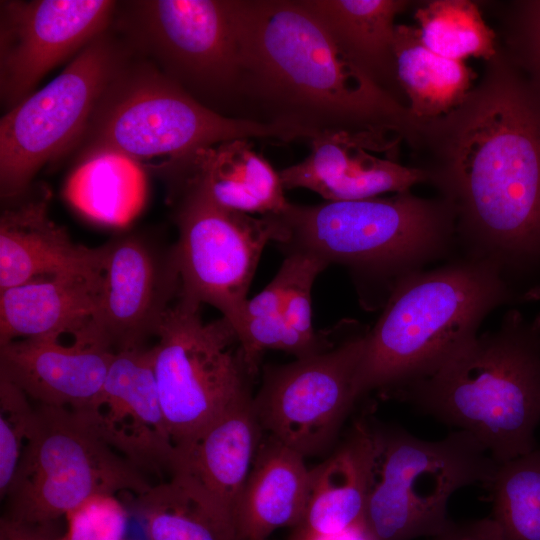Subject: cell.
<instances>
[{
  "instance_id": "cell-1",
  "label": "cell",
  "mask_w": 540,
  "mask_h": 540,
  "mask_svg": "<svg viewBox=\"0 0 540 540\" xmlns=\"http://www.w3.org/2000/svg\"><path fill=\"white\" fill-rule=\"evenodd\" d=\"M500 49L454 110L414 118L406 143L455 209L471 257L504 266L540 258V103Z\"/></svg>"
},
{
  "instance_id": "cell-2",
  "label": "cell",
  "mask_w": 540,
  "mask_h": 540,
  "mask_svg": "<svg viewBox=\"0 0 540 540\" xmlns=\"http://www.w3.org/2000/svg\"><path fill=\"white\" fill-rule=\"evenodd\" d=\"M238 119L310 141L334 131L410 136L407 106L349 63L301 0H232Z\"/></svg>"
},
{
  "instance_id": "cell-3",
  "label": "cell",
  "mask_w": 540,
  "mask_h": 540,
  "mask_svg": "<svg viewBox=\"0 0 540 540\" xmlns=\"http://www.w3.org/2000/svg\"><path fill=\"white\" fill-rule=\"evenodd\" d=\"M392 397L470 433L499 464L531 452L540 423V316L507 312L498 329Z\"/></svg>"
},
{
  "instance_id": "cell-4",
  "label": "cell",
  "mask_w": 540,
  "mask_h": 540,
  "mask_svg": "<svg viewBox=\"0 0 540 540\" xmlns=\"http://www.w3.org/2000/svg\"><path fill=\"white\" fill-rule=\"evenodd\" d=\"M512 300L495 263L470 257L396 283L366 336L356 392L392 396L437 371L473 340L483 319Z\"/></svg>"
},
{
  "instance_id": "cell-5",
  "label": "cell",
  "mask_w": 540,
  "mask_h": 540,
  "mask_svg": "<svg viewBox=\"0 0 540 540\" xmlns=\"http://www.w3.org/2000/svg\"><path fill=\"white\" fill-rule=\"evenodd\" d=\"M278 245L348 267L358 283L381 282L386 300L398 281L444 253L457 234L456 212L445 198L410 190L389 197L290 203L274 214ZM386 302V301H385Z\"/></svg>"
},
{
  "instance_id": "cell-6",
  "label": "cell",
  "mask_w": 540,
  "mask_h": 540,
  "mask_svg": "<svg viewBox=\"0 0 540 540\" xmlns=\"http://www.w3.org/2000/svg\"><path fill=\"white\" fill-rule=\"evenodd\" d=\"M240 138L294 141L280 129L207 109L130 49L65 162L75 167L104 154L165 161Z\"/></svg>"
},
{
  "instance_id": "cell-7",
  "label": "cell",
  "mask_w": 540,
  "mask_h": 540,
  "mask_svg": "<svg viewBox=\"0 0 540 540\" xmlns=\"http://www.w3.org/2000/svg\"><path fill=\"white\" fill-rule=\"evenodd\" d=\"M375 465L364 526L371 540L434 538L454 523L448 502L459 489L487 486L499 466L470 433L436 441L375 425Z\"/></svg>"
},
{
  "instance_id": "cell-8",
  "label": "cell",
  "mask_w": 540,
  "mask_h": 540,
  "mask_svg": "<svg viewBox=\"0 0 540 540\" xmlns=\"http://www.w3.org/2000/svg\"><path fill=\"white\" fill-rule=\"evenodd\" d=\"M111 29L199 104L238 119L232 0L118 1Z\"/></svg>"
},
{
  "instance_id": "cell-9",
  "label": "cell",
  "mask_w": 540,
  "mask_h": 540,
  "mask_svg": "<svg viewBox=\"0 0 540 540\" xmlns=\"http://www.w3.org/2000/svg\"><path fill=\"white\" fill-rule=\"evenodd\" d=\"M152 486L75 411L38 404L4 516L46 528L93 495L140 496Z\"/></svg>"
},
{
  "instance_id": "cell-10",
  "label": "cell",
  "mask_w": 540,
  "mask_h": 540,
  "mask_svg": "<svg viewBox=\"0 0 540 540\" xmlns=\"http://www.w3.org/2000/svg\"><path fill=\"white\" fill-rule=\"evenodd\" d=\"M200 307L178 297L151 347L158 394L175 448L252 395L255 377L235 329L224 317L204 322Z\"/></svg>"
},
{
  "instance_id": "cell-11",
  "label": "cell",
  "mask_w": 540,
  "mask_h": 540,
  "mask_svg": "<svg viewBox=\"0 0 540 540\" xmlns=\"http://www.w3.org/2000/svg\"><path fill=\"white\" fill-rule=\"evenodd\" d=\"M130 52L111 29L0 119V196L25 193L45 166L65 162L102 91Z\"/></svg>"
},
{
  "instance_id": "cell-12",
  "label": "cell",
  "mask_w": 540,
  "mask_h": 540,
  "mask_svg": "<svg viewBox=\"0 0 540 540\" xmlns=\"http://www.w3.org/2000/svg\"><path fill=\"white\" fill-rule=\"evenodd\" d=\"M169 198L178 231V297L215 307L239 339L250 283L266 245L279 241V223L274 214L254 217L220 207L195 190L170 192Z\"/></svg>"
},
{
  "instance_id": "cell-13",
  "label": "cell",
  "mask_w": 540,
  "mask_h": 540,
  "mask_svg": "<svg viewBox=\"0 0 540 540\" xmlns=\"http://www.w3.org/2000/svg\"><path fill=\"white\" fill-rule=\"evenodd\" d=\"M368 330L349 323L338 343L291 363L266 367L252 399L264 433L305 458L328 451L359 399L356 376Z\"/></svg>"
},
{
  "instance_id": "cell-14",
  "label": "cell",
  "mask_w": 540,
  "mask_h": 540,
  "mask_svg": "<svg viewBox=\"0 0 540 540\" xmlns=\"http://www.w3.org/2000/svg\"><path fill=\"white\" fill-rule=\"evenodd\" d=\"M114 0H1L0 103L10 111L41 79L110 29Z\"/></svg>"
},
{
  "instance_id": "cell-15",
  "label": "cell",
  "mask_w": 540,
  "mask_h": 540,
  "mask_svg": "<svg viewBox=\"0 0 540 540\" xmlns=\"http://www.w3.org/2000/svg\"><path fill=\"white\" fill-rule=\"evenodd\" d=\"M106 245L96 312L76 339L113 352L144 347L156 336L180 293L174 245L161 249L147 238L127 234Z\"/></svg>"
},
{
  "instance_id": "cell-16",
  "label": "cell",
  "mask_w": 540,
  "mask_h": 540,
  "mask_svg": "<svg viewBox=\"0 0 540 540\" xmlns=\"http://www.w3.org/2000/svg\"><path fill=\"white\" fill-rule=\"evenodd\" d=\"M75 412L142 473L170 474L175 447L158 394L151 347L115 352L100 395Z\"/></svg>"
},
{
  "instance_id": "cell-17",
  "label": "cell",
  "mask_w": 540,
  "mask_h": 540,
  "mask_svg": "<svg viewBox=\"0 0 540 540\" xmlns=\"http://www.w3.org/2000/svg\"><path fill=\"white\" fill-rule=\"evenodd\" d=\"M301 162L279 171L284 189L311 190L326 201L377 197L428 183L425 170L399 162L402 136L377 131H334L310 141Z\"/></svg>"
},
{
  "instance_id": "cell-18",
  "label": "cell",
  "mask_w": 540,
  "mask_h": 540,
  "mask_svg": "<svg viewBox=\"0 0 540 540\" xmlns=\"http://www.w3.org/2000/svg\"><path fill=\"white\" fill-rule=\"evenodd\" d=\"M252 399L239 400L175 448L170 469V481L234 532L235 512L264 436Z\"/></svg>"
},
{
  "instance_id": "cell-19",
  "label": "cell",
  "mask_w": 540,
  "mask_h": 540,
  "mask_svg": "<svg viewBox=\"0 0 540 540\" xmlns=\"http://www.w3.org/2000/svg\"><path fill=\"white\" fill-rule=\"evenodd\" d=\"M50 191L35 182L22 195L2 201L0 215V291L40 276H100L106 245L75 243L49 214Z\"/></svg>"
},
{
  "instance_id": "cell-20",
  "label": "cell",
  "mask_w": 540,
  "mask_h": 540,
  "mask_svg": "<svg viewBox=\"0 0 540 540\" xmlns=\"http://www.w3.org/2000/svg\"><path fill=\"white\" fill-rule=\"evenodd\" d=\"M240 138L201 148L153 166L169 192L195 190L218 206L248 214H278L290 202L279 172Z\"/></svg>"
},
{
  "instance_id": "cell-21",
  "label": "cell",
  "mask_w": 540,
  "mask_h": 540,
  "mask_svg": "<svg viewBox=\"0 0 540 540\" xmlns=\"http://www.w3.org/2000/svg\"><path fill=\"white\" fill-rule=\"evenodd\" d=\"M114 353L76 339L15 340L0 346V377L38 404L80 411L100 395Z\"/></svg>"
},
{
  "instance_id": "cell-22",
  "label": "cell",
  "mask_w": 540,
  "mask_h": 540,
  "mask_svg": "<svg viewBox=\"0 0 540 540\" xmlns=\"http://www.w3.org/2000/svg\"><path fill=\"white\" fill-rule=\"evenodd\" d=\"M375 456L373 423L356 421L333 453L310 469L306 510L289 540H325L365 527Z\"/></svg>"
},
{
  "instance_id": "cell-23",
  "label": "cell",
  "mask_w": 540,
  "mask_h": 540,
  "mask_svg": "<svg viewBox=\"0 0 540 540\" xmlns=\"http://www.w3.org/2000/svg\"><path fill=\"white\" fill-rule=\"evenodd\" d=\"M103 274H64L0 291V346L28 338L80 336L96 312Z\"/></svg>"
},
{
  "instance_id": "cell-24",
  "label": "cell",
  "mask_w": 540,
  "mask_h": 540,
  "mask_svg": "<svg viewBox=\"0 0 540 540\" xmlns=\"http://www.w3.org/2000/svg\"><path fill=\"white\" fill-rule=\"evenodd\" d=\"M309 481L305 457L264 433L234 516L239 540H269L281 527L296 528Z\"/></svg>"
},
{
  "instance_id": "cell-25",
  "label": "cell",
  "mask_w": 540,
  "mask_h": 540,
  "mask_svg": "<svg viewBox=\"0 0 540 540\" xmlns=\"http://www.w3.org/2000/svg\"><path fill=\"white\" fill-rule=\"evenodd\" d=\"M321 22L344 58L379 88L407 106L398 85L395 18L412 1L301 0Z\"/></svg>"
},
{
  "instance_id": "cell-26",
  "label": "cell",
  "mask_w": 540,
  "mask_h": 540,
  "mask_svg": "<svg viewBox=\"0 0 540 540\" xmlns=\"http://www.w3.org/2000/svg\"><path fill=\"white\" fill-rule=\"evenodd\" d=\"M394 54L398 85L415 119L429 120L459 106L477 79L464 61L442 57L421 41L418 27H395Z\"/></svg>"
},
{
  "instance_id": "cell-27",
  "label": "cell",
  "mask_w": 540,
  "mask_h": 540,
  "mask_svg": "<svg viewBox=\"0 0 540 540\" xmlns=\"http://www.w3.org/2000/svg\"><path fill=\"white\" fill-rule=\"evenodd\" d=\"M64 194L70 205L88 219L123 227L145 203V171L140 163L122 155H100L73 167Z\"/></svg>"
},
{
  "instance_id": "cell-28",
  "label": "cell",
  "mask_w": 540,
  "mask_h": 540,
  "mask_svg": "<svg viewBox=\"0 0 540 540\" xmlns=\"http://www.w3.org/2000/svg\"><path fill=\"white\" fill-rule=\"evenodd\" d=\"M414 17L422 43L442 57L457 61L475 57L486 62L500 50L496 30L486 23L474 1H424Z\"/></svg>"
},
{
  "instance_id": "cell-29",
  "label": "cell",
  "mask_w": 540,
  "mask_h": 540,
  "mask_svg": "<svg viewBox=\"0 0 540 540\" xmlns=\"http://www.w3.org/2000/svg\"><path fill=\"white\" fill-rule=\"evenodd\" d=\"M485 487L503 540H540V447L499 464Z\"/></svg>"
},
{
  "instance_id": "cell-30",
  "label": "cell",
  "mask_w": 540,
  "mask_h": 540,
  "mask_svg": "<svg viewBox=\"0 0 540 540\" xmlns=\"http://www.w3.org/2000/svg\"><path fill=\"white\" fill-rule=\"evenodd\" d=\"M147 540H239L172 481L138 496Z\"/></svg>"
},
{
  "instance_id": "cell-31",
  "label": "cell",
  "mask_w": 540,
  "mask_h": 540,
  "mask_svg": "<svg viewBox=\"0 0 540 540\" xmlns=\"http://www.w3.org/2000/svg\"><path fill=\"white\" fill-rule=\"evenodd\" d=\"M327 266L320 258L303 252L287 253L281 266L287 275L282 317L287 326L315 352L331 344L326 337L315 332L311 313L314 281Z\"/></svg>"
},
{
  "instance_id": "cell-32",
  "label": "cell",
  "mask_w": 540,
  "mask_h": 540,
  "mask_svg": "<svg viewBox=\"0 0 540 540\" xmlns=\"http://www.w3.org/2000/svg\"><path fill=\"white\" fill-rule=\"evenodd\" d=\"M36 407L15 384L0 377V496L5 498L32 432Z\"/></svg>"
},
{
  "instance_id": "cell-33",
  "label": "cell",
  "mask_w": 540,
  "mask_h": 540,
  "mask_svg": "<svg viewBox=\"0 0 540 540\" xmlns=\"http://www.w3.org/2000/svg\"><path fill=\"white\" fill-rule=\"evenodd\" d=\"M66 531L57 540H123L127 511L112 494H96L65 516Z\"/></svg>"
},
{
  "instance_id": "cell-34",
  "label": "cell",
  "mask_w": 540,
  "mask_h": 540,
  "mask_svg": "<svg viewBox=\"0 0 540 540\" xmlns=\"http://www.w3.org/2000/svg\"><path fill=\"white\" fill-rule=\"evenodd\" d=\"M514 18L505 21L501 50L509 56L522 54L540 81V1L517 2Z\"/></svg>"
},
{
  "instance_id": "cell-35",
  "label": "cell",
  "mask_w": 540,
  "mask_h": 540,
  "mask_svg": "<svg viewBox=\"0 0 540 540\" xmlns=\"http://www.w3.org/2000/svg\"><path fill=\"white\" fill-rule=\"evenodd\" d=\"M431 540H503L498 527L489 518L455 522L442 534Z\"/></svg>"
},
{
  "instance_id": "cell-36",
  "label": "cell",
  "mask_w": 540,
  "mask_h": 540,
  "mask_svg": "<svg viewBox=\"0 0 540 540\" xmlns=\"http://www.w3.org/2000/svg\"><path fill=\"white\" fill-rule=\"evenodd\" d=\"M0 540H57L45 528L24 524L2 517L0 521Z\"/></svg>"
}]
</instances>
